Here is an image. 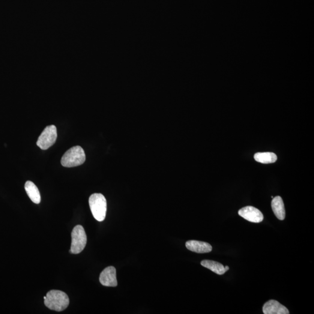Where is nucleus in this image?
Here are the masks:
<instances>
[{"label": "nucleus", "mask_w": 314, "mask_h": 314, "mask_svg": "<svg viewBox=\"0 0 314 314\" xmlns=\"http://www.w3.org/2000/svg\"><path fill=\"white\" fill-rule=\"evenodd\" d=\"M44 304L50 310L60 312L68 307L70 299L65 293L57 290H52L47 293Z\"/></svg>", "instance_id": "nucleus-1"}, {"label": "nucleus", "mask_w": 314, "mask_h": 314, "mask_svg": "<svg viewBox=\"0 0 314 314\" xmlns=\"http://www.w3.org/2000/svg\"><path fill=\"white\" fill-rule=\"evenodd\" d=\"M86 155L85 151L81 147H73L63 155L61 163L63 166L73 167L82 165L85 162Z\"/></svg>", "instance_id": "nucleus-2"}, {"label": "nucleus", "mask_w": 314, "mask_h": 314, "mask_svg": "<svg viewBox=\"0 0 314 314\" xmlns=\"http://www.w3.org/2000/svg\"><path fill=\"white\" fill-rule=\"evenodd\" d=\"M89 205L95 220L102 222L106 217L107 200L102 194L94 193L90 197Z\"/></svg>", "instance_id": "nucleus-3"}, {"label": "nucleus", "mask_w": 314, "mask_h": 314, "mask_svg": "<svg viewBox=\"0 0 314 314\" xmlns=\"http://www.w3.org/2000/svg\"><path fill=\"white\" fill-rule=\"evenodd\" d=\"M72 243L70 252L74 254H79L85 249L87 243V236L82 225H77L71 233Z\"/></svg>", "instance_id": "nucleus-4"}, {"label": "nucleus", "mask_w": 314, "mask_h": 314, "mask_svg": "<svg viewBox=\"0 0 314 314\" xmlns=\"http://www.w3.org/2000/svg\"><path fill=\"white\" fill-rule=\"evenodd\" d=\"M56 139L57 130L55 126H48L38 137L37 144L41 149L46 150L55 144Z\"/></svg>", "instance_id": "nucleus-5"}, {"label": "nucleus", "mask_w": 314, "mask_h": 314, "mask_svg": "<svg viewBox=\"0 0 314 314\" xmlns=\"http://www.w3.org/2000/svg\"><path fill=\"white\" fill-rule=\"evenodd\" d=\"M238 214L244 219L251 222L259 223L264 220V215L262 212L259 209L251 206L242 208L239 211Z\"/></svg>", "instance_id": "nucleus-6"}, {"label": "nucleus", "mask_w": 314, "mask_h": 314, "mask_svg": "<svg viewBox=\"0 0 314 314\" xmlns=\"http://www.w3.org/2000/svg\"><path fill=\"white\" fill-rule=\"evenodd\" d=\"M101 285L107 287H116L118 285L116 279V269L112 266L107 267L101 272L100 276Z\"/></svg>", "instance_id": "nucleus-7"}, {"label": "nucleus", "mask_w": 314, "mask_h": 314, "mask_svg": "<svg viewBox=\"0 0 314 314\" xmlns=\"http://www.w3.org/2000/svg\"><path fill=\"white\" fill-rule=\"evenodd\" d=\"M263 313L265 314H289L287 308L279 302L271 300L265 303L263 306Z\"/></svg>", "instance_id": "nucleus-8"}, {"label": "nucleus", "mask_w": 314, "mask_h": 314, "mask_svg": "<svg viewBox=\"0 0 314 314\" xmlns=\"http://www.w3.org/2000/svg\"><path fill=\"white\" fill-rule=\"evenodd\" d=\"M186 247L188 250L197 253H207L211 252L212 250L211 244L206 242L197 240L187 241Z\"/></svg>", "instance_id": "nucleus-9"}, {"label": "nucleus", "mask_w": 314, "mask_h": 314, "mask_svg": "<svg viewBox=\"0 0 314 314\" xmlns=\"http://www.w3.org/2000/svg\"><path fill=\"white\" fill-rule=\"evenodd\" d=\"M271 207L274 213L279 220L285 219L286 212L283 200L280 196L275 197L271 203Z\"/></svg>", "instance_id": "nucleus-10"}, {"label": "nucleus", "mask_w": 314, "mask_h": 314, "mask_svg": "<svg viewBox=\"0 0 314 314\" xmlns=\"http://www.w3.org/2000/svg\"><path fill=\"white\" fill-rule=\"evenodd\" d=\"M201 265L203 267L209 269V270L214 272V273L218 275H223L225 273L226 271L229 270V267L228 266H224L221 264V263L211 260H203L201 262Z\"/></svg>", "instance_id": "nucleus-11"}, {"label": "nucleus", "mask_w": 314, "mask_h": 314, "mask_svg": "<svg viewBox=\"0 0 314 314\" xmlns=\"http://www.w3.org/2000/svg\"><path fill=\"white\" fill-rule=\"evenodd\" d=\"M25 188L30 199L35 204H40L41 202L40 194L39 190L35 184L31 181H27L25 185Z\"/></svg>", "instance_id": "nucleus-12"}, {"label": "nucleus", "mask_w": 314, "mask_h": 314, "mask_svg": "<svg viewBox=\"0 0 314 314\" xmlns=\"http://www.w3.org/2000/svg\"><path fill=\"white\" fill-rule=\"evenodd\" d=\"M277 155L273 152H257L254 155V159L257 162L262 164H271L276 162Z\"/></svg>", "instance_id": "nucleus-13"}]
</instances>
